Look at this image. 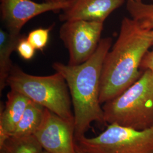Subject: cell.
<instances>
[{
	"label": "cell",
	"mask_w": 153,
	"mask_h": 153,
	"mask_svg": "<svg viewBox=\"0 0 153 153\" xmlns=\"http://www.w3.org/2000/svg\"><path fill=\"white\" fill-rule=\"evenodd\" d=\"M152 46H153V41H152Z\"/></svg>",
	"instance_id": "cell-22"
},
{
	"label": "cell",
	"mask_w": 153,
	"mask_h": 153,
	"mask_svg": "<svg viewBox=\"0 0 153 153\" xmlns=\"http://www.w3.org/2000/svg\"><path fill=\"white\" fill-rule=\"evenodd\" d=\"M151 1H153V0H151Z\"/></svg>",
	"instance_id": "cell-23"
},
{
	"label": "cell",
	"mask_w": 153,
	"mask_h": 153,
	"mask_svg": "<svg viewBox=\"0 0 153 153\" xmlns=\"http://www.w3.org/2000/svg\"><path fill=\"white\" fill-rule=\"evenodd\" d=\"M16 51L22 59L25 60H30L35 54L36 49L29 42L27 37L22 36L17 44Z\"/></svg>",
	"instance_id": "cell-16"
},
{
	"label": "cell",
	"mask_w": 153,
	"mask_h": 153,
	"mask_svg": "<svg viewBox=\"0 0 153 153\" xmlns=\"http://www.w3.org/2000/svg\"><path fill=\"white\" fill-rule=\"evenodd\" d=\"M76 143L85 153H153V126L140 131L110 124L97 136H85Z\"/></svg>",
	"instance_id": "cell-5"
},
{
	"label": "cell",
	"mask_w": 153,
	"mask_h": 153,
	"mask_svg": "<svg viewBox=\"0 0 153 153\" xmlns=\"http://www.w3.org/2000/svg\"><path fill=\"white\" fill-rule=\"evenodd\" d=\"M112 39H102L97 49L86 62L78 65L55 62L52 68L64 76L71 97L76 142L85 136L93 122L107 126L99 101L101 75L105 57Z\"/></svg>",
	"instance_id": "cell-2"
},
{
	"label": "cell",
	"mask_w": 153,
	"mask_h": 153,
	"mask_svg": "<svg viewBox=\"0 0 153 153\" xmlns=\"http://www.w3.org/2000/svg\"><path fill=\"white\" fill-rule=\"evenodd\" d=\"M2 21L10 33H21L22 27L33 18L49 11L58 12L67 8L71 0L45 1L31 0H0Z\"/></svg>",
	"instance_id": "cell-8"
},
{
	"label": "cell",
	"mask_w": 153,
	"mask_h": 153,
	"mask_svg": "<svg viewBox=\"0 0 153 153\" xmlns=\"http://www.w3.org/2000/svg\"><path fill=\"white\" fill-rule=\"evenodd\" d=\"M103 22L82 20L64 22L60 38L68 50V64L78 65L88 60L98 46Z\"/></svg>",
	"instance_id": "cell-6"
},
{
	"label": "cell",
	"mask_w": 153,
	"mask_h": 153,
	"mask_svg": "<svg viewBox=\"0 0 153 153\" xmlns=\"http://www.w3.org/2000/svg\"><path fill=\"white\" fill-rule=\"evenodd\" d=\"M125 0H71L59 16L61 22L82 20L103 22Z\"/></svg>",
	"instance_id": "cell-9"
},
{
	"label": "cell",
	"mask_w": 153,
	"mask_h": 153,
	"mask_svg": "<svg viewBox=\"0 0 153 153\" xmlns=\"http://www.w3.org/2000/svg\"><path fill=\"white\" fill-rule=\"evenodd\" d=\"M57 1H65L66 0H57Z\"/></svg>",
	"instance_id": "cell-21"
},
{
	"label": "cell",
	"mask_w": 153,
	"mask_h": 153,
	"mask_svg": "<svg viewBox=\"0 0 153 153\" xmlns=\"http://www.w3.org/2000/svg\"><path fill=\"white\" fill-rule=\"evenodd\" d=\"M31 100L21 93L10 90L4 106L1 105L0 145L11 137Z\"/></svg>",
	"instance_id": "cell-10"
},
{
	"label": "cell",
	"mask_w": 153,
	"mask_h": 153,
	"mask_svg": "<svg viewBox=\"0 0 153 153\" xmlns=\"http://www.w3.org/2000/svg\"><path fill=\"white\" fill-rule=\"evenodd\" d=\"M76 153H85V152H83L82 150L78 147V146L76 145Z\"/></svg>",
	"instance_id": "cell-18"
},
{
	"label": "cell",
	"mask_w": 153,
	"mask_h": 153,
	"mask_svg": "<svg viewBox=\"0 0 153 153\" xmlns=\"http://www.w3.org/2000/svg\"><path fill=\"white\" fill-rule=\"evenodd\" d=\"M126 6L131 18L143 27L153 30V4H146L142 0H126Z\"/></svg>",
	"instance_id": "cell-14"
},
{
	"label": "cell",
	"mask_w": 153,
	"mask_h": 153,
	"mask_svg": "<svg viewBox=\"0 0 153 153\" xmlns=\"http://www.w3.org/2000/svg\"><path fill=\"white\" fill-rule=\"evenodd\" d=\"M153 30L133 18L124 17L112 49L104 59L100 85L99 101L103 104L119 96L143 73L142 59L152 46Z\"/></svg>",
	"instance_id": "cell-1"
},
{
	"label": "cell",
	"mask_w": 153,
	"mask_h": 153,
	"mask_svg": "<svg viewBox=\"0 0 153 153\" xmlns=\"http://www.w3.org/2000/svg\"><path fill=\"white\" fill-rule=\"evenodd\" d=\"M140 68L145 71H150L153 74V49L148 51L142 59Z\"/></svg>",
	"instance_id": "cell-17"
},
{
	"label": "cell",
	"mask_w": 153,
	"mask_h": 153,
	"mask_svg": "<svg viewBox=\"0 0 153 153\" xmlns=\"http://www.w3.org/2000/svg\"><path fill=\"white\" fill-rule=\"evenodd\" d=\"M33 136L49 153H76L74 123L66 120L48 109Z\"/></svg>",
	"instance_id": "cell-7"
},
{
	"label": "cell",
	"mask_w": 153,
	"mask_h": 153,
	"mask_svg": "<svg viewBox=\"0 0 153 153\" xmlns=\"http://www.w3.org/2000/svg\"><path fill=\"white\" fill-rule=\"evenodd\" d=\"M105 121L136 130L153 126V74L141 76L119 96L103 104Z\"/></svg>",
	"instance_id": "cell-4"
},
{
	"label": "cell",
	"mask_w": 153,
	"mask_h": 153,
	"mask_svg": "<svg viewBox=\"0 0 153 153\" xmlns=\"http://www.w3.org/2000/svg\"><path fill=\"white\" fill-rule=\"evenodd\" d=\"M43 153H48V152H47V151H45V150H44V151H43Z\"/></svg>",
	"instance_id": "cell-20"
},
{
	"label": "cell",
	"mask_w": 153,
	"mask_h": 153,
	"mask_svg": "<svg viewBox=\"0 0 153 153\" xmlns=\"http://www.w3.org/2000/svg\"><path fill=\"white\" fill-rule=\"evenodd\" d=\"M45 1H49V2H52V1H56L57 0H45Z\"/></svg>",
	"instance_id": "cell-19"
},
{
	"label": "cell",
	"mask_w": 153,
	"mask_h": 153,
	"mask_svg": "<svg viewBox=\"0 0 153 153\" xmlns=\"http://www.w3.org/2000/svg\"><path fill=\"white\" fill-rule=\"evenodd\" d=\"M7 86L27 97L66 120L74 123L71 97L67 83L60 73L38 76L13 65Z\"/></svg>",
	"instance_id": "cell-3"
},
{
	"label": "cell",
	"mask_w": 153,
	"mask_h": 153,
	"mask_svg": "<svg viewBox=\"0 0 153 153\" xmlns=\"http://www.w3.org/2000/svg\"><path fill=\"white\" fill-rule=\"evenodd\" d=\"M53 26L49 28L35 29L28 34L27 38L36 50L43 51L48 43L49 33Z\"/></svg>",
	"instance_id": "cell-15"
},
{
	"label": "cell",
	"mask_w": 153,
	"mask_h": 153,
	"mask_svg": "<svg viewBox=\"0 0 153 153\" xmlns=\"http://www.w3.org/2000/svg\"><path fill=\"white\" fill-rule=\"evenodd\" d=\"M45 109L42 105L30 100L11 136L33 135L43 121Z\"/></svg>",
	"instance_id": "cell-12"
},
{
	"label": "cell",
	"mask_w": 153,
	"mask_h": 153,
	"mask_svg": "<svg viewBox=\"0 0 153 153\" xmlns=\"http://www.w3.org/2000/svg\"><path fill=\"white\" fill-rule=\"evenodd\" d=\"M21 33H10L2 28L0 30V92L7 86V79L13 65L11 54L16 51V46L22 37Z\"/></svg>",
	"instance_id": "cell-11"
},
{
	"label": "cell",
	"mask_w": 153,
	"mask_h": 153,
	"mask_svg": "<svg viewBox=\"0 0 153 153\" xmlns=\"http://www.w3.org/2000/svg\"><path fill=\"white\" fill-rule=\"evenodd\" d=\"M43 148L33 135L9 137L0 145V153H43Z\"/></svg>",
	"instance_id": "cell-13"
}]
</instances>
